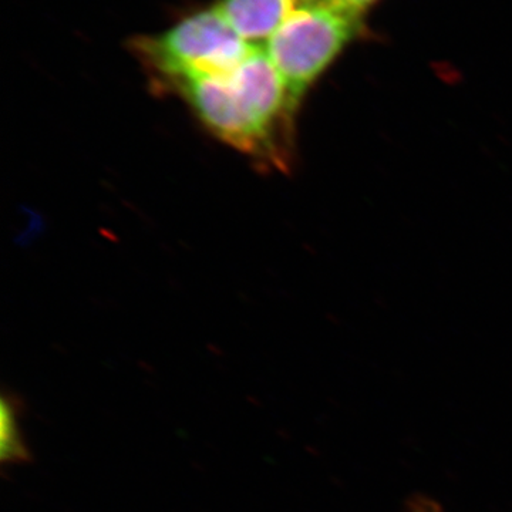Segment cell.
<instances>
[{
    "label": "cell",
    "instance_id": "obj_4",
    "mask_svg": "<svg viewBox=\"0 0 512 512\" xmlns=\"http://www.w3.org/2000/svg\"><path fill=\"white\" fill-rule=\"evenodd\" d=\"M302 0H220L215 9L252 46L268 42Z\"/></svg>",
    "mask_w": 512,
    "mask_h": 512
},
{
    "label": "cell",
    "instance_id": "obj_1",
    "mask_svg": "<svg viewBox=\"0 0 512 512\" xmlns=\"http://www.w3.org/2000/svg\"><path fill=\"white\" fill-rule=\"evenodd\" d=\"M192 113L225 144L274 170H288L295 151L293 100L264 47H255L234 72L175 84Z\"/></svg>",
    "mask_w": 512,
    "mask_h": 512
},
{
    "label": "cell",
    "instance_id": "obj_6",
    "mask_svg": "<svg viewBox=\"0 0 512 512\" xmlns=\"http://www.w3.org/2000/svg\"><path fill=\"white\" fill-rule=\"evenodd\" d=\"M410 512H443V508L431 498L417 495L416 498L410 501Z\"/></svg>",
    "mask_w": 512,
    "mask_h": 512
},
{
    "label": "cell",
    "instance_id": "obj_8",
    "mask_svg": "<svg viewBox=\"0 0 512 512\" xmlns=\"http://www.w3.org/2000/svg\"><path fill=\"white\" fill-rule=\"evenodd\" d=\"M302 2H308V0H302Z\"/></svg>",
    "mask_w": 512,
    "mask_h": 512
},
{
    "label": "cell",
    "instance_id": "obj_3",
    "mask_svg": "<svg viewBox=\"0 0 512 512\" xmlns=\"http://www.w3.org/2000/svg\"><path fill=\"white\" fill-rule=\"evenodd\" d=\"M133 47L156 82L170 92L184 80L234 72L256 46L238 36L212 6L192 13L161 35L136 39Z\"/></svg>",
    "mask_w": 512,
    "mask_h": 512
},
{
    "label": "cell",
    "instance_id": "obj_2",
    "mask_svg": "<svg viewBox=\"0 0 512 512\" xmlns=\"http://www.w3.org/2000/svg\"><path fill=\"white\" fill-rule=\"evenodd\" d=\"M365 16L335 0H308L262 46L296 103L365 35Z\"/></svg>",
    "mask_w": 512,
    "mask_h": 512
},
{
    "label": "cell",
    "instance_id": "obj_7",
    "mask_svg": "<svg viewBox=\"0 0 512 512\" xmlns=\"http://www.w3.org/2000/svg\"><path fill=\"white\" fill-rule=\"evenodd\" d=\"M340 5L348 6V8L356 10V12L366 15L370 8L376 5L379 0H335Z\"/></svg>",
    "mask_w": 512,
    "mask_h": 512
},
{
    "label": "cell",
    "instance_id": "obj_5",
    "mask_svg": "<svg viewBox=\"0 0 512 512\" xmlns=\"http://www.w3.org/2000/svg\"><path fill=\"white\" fill-rule=\"evenodd\" d=\"M0 460L3 466H20L30 461V451L20 429V404L3 393L0 403Z\"/></svg>",
    "mask_w": 512,
    "mask_h": 512
}]
</instances>
